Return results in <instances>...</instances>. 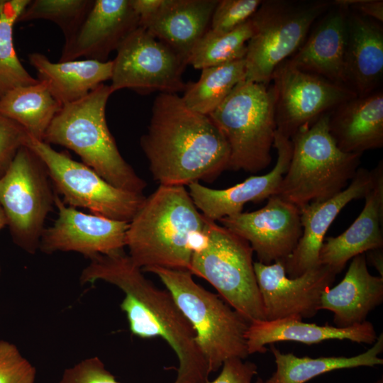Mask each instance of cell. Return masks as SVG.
I'll list each match as a JSON object with an SVG mask.
<instances>
[{
  "label": "cell",
  "instance_id": "obj_1",
  "mask_svg": "<svg viewBox=\"0 0 383 383\" xmlns=\"http://www.w3.org/2000/svg\"><path fill=\"white\" fill-rule=\"evenodd\" d=\"M101 280L119 288L120 305L131 333L143 338L159 337L175 353L179 366L173 383H206L211 374L196 342L195 332L167 290L157 288L124 251L98 255L80 275L82 284Z\"/></svg>",
  "mask_w": 383,
  "mask_h": 383
},
{
  "label": "cell",
  "instance_id": "obj_2",
  "mask_svg": "<svg viewBox=\"0 0 383 383\" xmlns=\"http://www.w3.org/2000/svg\"><path fill=\"white\" fill-rule=\"evenodd\" d=\"M140 147L160 185L212 182L228 169L230 149L209 116L189 109L177 94L155 99Z\"/></svg>",
  "mask_w": 383,
  "mask_h": 383
},
{
  "label": "cell",
  "instance_id": "obj_3",
  "mask_svg": "<svg viewBox=\"0 0 383 383\" xmlns=\"http://www.w3.org/2000/svg\"><path fill=\"white\" fill-rule=\"evenodd\" d=\"M206 222L184 186L160 185L128 223V256L142 270L159 267L189 271Z\"/></svg>",
  "mask_w": 383,
  "mask_h": 383
},
{
  "label": "cell",
  "instance_id": "obj_4",
  "mask_svg": "<svg viewBox=\"0 0 383 383\" xmlns=\"http://www.w3.org/2000/svg\"><path fill=\"white\" fill-rule=\"evenodd\" d=\"M113 94L99 85L82 99L62 106L49 126L43 141L65 147L113 186L143 193L147 183L123 159L106 120V106Z\"/></svg>",
  "mask_w": 383,
  "mask_h": 383
},
{
  "label": "cell",
  "instance_id": "obj_5",
  "mask_svg": "<svg viewBox=\"0 0 383 383\" xmlns=\"http://www.w3.org/2000/svg\"><path fill=\"white\" fill-rule=\"evenodd\" d=\"M143 272L157 275L195 332L209 372L232 358L248 355L245 333L250 323L219 296L198 284L188 270L159 267Z\"/></svg>",
  "mask_w": 383,
  "mask_h": 383
},
{
  "label": "cell",
  "instance_id": "obj_6",
  "mask_svg": "<svg viewBox=\"0 0 383 383\" xmlns=\"http://www.w3.org/2000/svg\"><path fill=\"white\" fill-rule=\"evenodd\" d=\"M329 113L291 138V160L275 195L299 210L343 191L359 168L362 155L342 151L331 136Z\"/></svg>",
  "mask_w": 383,
  "mask_h": 383
},
{
  "label": "cell",
  "instance_id": "obj_7",
  "mask_svg": "<svg viewBox=\"0 0 383 383\" xmlns=\"http://www.w3.org/2000/svg\"><path fill=\"white\" fill-rule=\"evenodd\" d=\"M250 244L206 218L189 271L209 282L219 296L249 323L265 321Z\"/></svg>",
  "mask_w": 383,
  "mask_h": 383
},
{
  "label": "cell",
  "instance_id": "obj_8",
  "mask_svg": "<svg viewBox=\"0 0 383 383\" xmlns=\"http://www.w3.org/2000/svg\"><path fill=\"white\" fill-rule=\"evenodd\" d=\"M274 111L273 85L245 79L209 115L229 146L228 169L257 173L270 165Z\"/></svg>",
  "mask_w": 383,
  "mask_h": 383
},
{
  "label": "cell",
  "instance_id": "obj_9",
  "mask_svg": "<svg viewBox=\"0 0 383 383\" xmlns=\"http://www.w3.org/2000/svg\"><path fill=\"white\" fill-rule=\"evenodd\" d=\"M332 6L328 0L262 1L251 17L245 80L269 84L277 67L299 49L314 21Z\"/></svg>",
  "mask_w": 383,
  "mask_h": 383
},
{
  "label": "cell",
  "instance_id": "obj_10",
  "mask_svg": "<svg viewBox=\"0 0 383 383\" xmlns=\"http://www.w3.org/2000/svg\"><path fill=\"white\" fill-rule=\"evenodd\" d=\"M55 194L40 158L27 145L20 148L0 176V206L15 242L30 254L39 249Z\"/></svg>",
  "mask_w": 383,
  "mask_h": 383
},
{
  "label": "cell",
  "instance_id": "obj_11",
  "mask_svg": "<svg viewBox=\"0 0 383 383\" xmlns=\"http://www.w3.org/2000/svg\"><path fill=\"white\" fill-rule=\"evenodd\" d=\"M29 147L46 167L53 188L62 201L74 208L109 219L130 222L146 196L117 188L65 152L54 150L43 140L28 136Z\"/></svg>",
  "mask_w": 383,
  "mask_h": 383
},
{
  "label": "cell",
  "instance_id": "obj_12",
  "mask_svg": "<svg viewBox=\"0 0 383 383\" xmlns=\"http://www.w3.org/2000/svg\"><path fill=\"white\" fill-rule=\"evenodd\" d=\"M113 60V93L129 89L140 94L184 91L182 79L187 61L139 26L122 42Z\"/></svg>",
  "mask_w": 383,
  "mask_h": 383
},
{
  "label": "cell",
  "instance_id": "obj_13",
  "mask_svg": "<svg viewBox=\"0 0 383 383\" xmlns=\"http://www.w3.org/2000/svg\"><path fill=\"white\" fill-rule=\"evenodd\" d=\"M276 131L291 139L323 114L357 96L350 88L292 66L287 60L274 70Z\"/></svg>",
  "mask_w": 383,
  "mask_h": 383
},
{
  "label": "cell",
  "instance_id": "obj_14",
  "mask_svg": "<svg viewBox=\"0 0 383 383\" xmlns=\"http://www.w3.org/2000/svg\"><path fill=\"white\" fill-rule=\"evenodd\" d=\"M253 265L265 321L313 317L319 311L322 294L331 287L337 275L323 265L294 278L287 275L282 261Z\"/></svg>",
  "mask_w": 383,
  "mask_h": 383
},
{
  "label": "cell",
  "instance_id": "obj_15",
  "mask_svg": "<svg viewBox=\"0 0 383 383\" xmlns=\"http://www.w3.org/2000/svg\"><path fill=\"white\" fill-rule=\"evenodd\" d=\"M223 227L245 240L258 262L270 265L284 261L302 234L300 210L277 195L267 199L260 209L225 217Z\"/></svg>",
  "mask_w": 383,
  "mask_h": 383
},
{
  "label": "cell",
  "instance_id": "obj_16",
  "mask_svg": "<svg viewBox=\"0 0 383 383\" xmlns=\"http://www.w3.org/2000/svg\"><path fill=\"white\" fill-rule=\"evenodd\" d=\"M55 206L57 218L43 231L39 245L42 252L73 251L90 259L123 251L128 222L84 213L66 205L57 193Z\"/></svg>",
  "mask_w": 383,
  "mask_h": 383
},
{
  "label": "cell",
  "instance_id": "obj_17",
  "mask_svg": "<svg viewBox=\"0 0 383 383\" xmlns=\"http://www.w3.org/2000/svg\"><path fill=\"white\" fill-rule=\"evenodd\" d=\"M140 26L130 0H94L76 33L65 43L60 62L80 57L106 62Z\"/></svg>",
  "mask_w": 383,
  "mask_h": 383
},
{
  "label": "cell",
  "instance_id": "obj_18",
  "mask_svg": "<svg viewBox=\"0 0 383 383\" xmlns=\"http://www.w3.org/2000/svg\"><path fill=\"white\" fill-rule=\"evenodd\" d=\"M273 147L277 150L274 167L263 175L251 176L223 189H215L194 182L188 185L189 195L199 211L216 221L242 212L248 202L258 203L275 195L286 173L292 155V143L277 131Z\"/></svg>",
  "mask_w": 383,
  "mask_h": 383
},
{
  "label": "cell",
  "instance_id": "obj_19",
  "mask_svg": "<svg viewBox=\"0 0 383 383\" xmlns=\"http://www.w3.org/2000/svg\"><path fill=\"white\" fill-rule=\"evenodd\" d=\"M375 174V167L372 170L358 168L343 191L328 199L311 203L300 209L302 234L284 262L288 277H297L319 265V252L330 226L351 201L365 198L373 186Z\"/></svg>",
  "mask_w": 383,
  "mask_h": 383
},
{
  "label": "cell",
  "instance_id": "obj_20",
  "mask_svg": "<svg viewBox=\"0 0 383 383\" xmlns=\"http://www.w3.org/2000/svg\"><path fill=\"white\" fill-rule=\"evenodd\" d=\"M373 186L365 196L360 215L343 233L328 237L321 246L318 264L338 274L355 256L383 247V162L375 167Z\"/></svg>",
  "mask_w": 383,
  "mask_h": 383
},
{
  "label": "cell",
  "instance_id": "obj_21",
  "mask_svg": "<svg viewBox=\"0 0 383 383\" xmlns=\"http://www.w3.org/2000/svg\"><path fill=\"white\" fill-rule=\"evenodd\" d=\"M347 11L333 6L288 62L299 70L346 86Z\"/></svg>",
  "mask_w": 383,
  "mask_h": 383
},
{
  "label": "cell",
  "instance_id": "obj_22",
  "mask_svg": "<svg viewBox=\"0 0 383 383\" xmlns=\"http://www.w3.org/2000/svg\"><path fill=\"white\" fill-rule=\"evenodd\" d=\"M346 86L357 96L376 91L383 75V28L379 22L347 11Z\"/></svg>",
  "mask_w": 383,
  "mask_h": 383
},
{
  "label": "cell",
  "instance_id": "obj_23",
  "mask_svg": "<svg viewBox=\"0 0 383 383\" xmlns=\"http://www.w3.org/2000/svg\"><path fill=\"white\" fill-rule=\"evenodd\" d=\"M383 301V277L371 274L365 253L352 259L343 279L321 295L320 310L333 314L334 326L347 328L366 321Z\"/></svg>",
  "mask_w": 383,
  "mask_h": 383
},
{
  "label": "cell",
  "instance_id": "obj_24",
  "mask_svg": "<svg viewBox=\"0 0 383 383\" xmlns=\"http://www.w3.org/2000/svg\"><path fill=\"white\" fill-rule=\"evenodd\" d=\"M329 131L343 152L362 155L383 146V92L376 90L340 104L329 113Z\"/></svg>",
  "mask_w": 383,
  "mask_h": 383
},
{
  "label": "cell",
  "instance_id": "obj_25",
  "mask_svg": "<svg viewBox=\"0 0 383 383\" xmlns=\"http://www.w3.org/2000/svg\"><path fill=\"white\" fill-rule=\"evenodd\" d=\"M377 338L369 321L347 328L318 326L296 318L250 323L245 333L249 355L267 350L265 345L280 341H295L306 345L328 340H349L358 343L373 344Z\"/></svg>",
  "mask_w": 383,
  "mask_h": 383
},
{
  "label": "cell",
  "instance_id": "obj_26",
  "mask_svg": "<svg viewBox=\"0 0 383 383\" xmlns=\"http://www.w3.org/2000/svg\"><path fill=\"white\" fill-rule=\"evenodd\" d=\"M217 3L218 0H164L156 14L140 26L187 61L196 43L210 28Z\"/></svg>",
  "mask_w": 383,
  "mask_h": 383
},
{
  "label": "cell",
  "instance_id": "obj_27",
  "mask_svg": "<svg viewBox=\"0 0 383 383\" xmlns=\"http://www.w3.org/2000/svg\"><path fill=\"white\" fill-rule=\"evenodd\" d=\"M28 60L38 72V80L62 106L86 96L112 76L113 60L52 62L39 52L29 54Z\"/></svg>",
  "mask_w": 383,
  "mask_h": 383
},
{
  "label": "cell",
  "instance_id": "obj_28",
  "mask_svg": "<svg viewBox=\"0 0 383 383\" xmlns=\"http://www.w3.org/2000/svg\"><path fill=\"white\" fill-rule=\"evenodd\" d=\"M270 350L274 357L276 370L267 380L259 377L260 383H306L334 370L382 365L383 359L379 355L383 350V334L377 336L367 350L350 357H298L293 353H282L272 344Z\"/></svg>",
  "mask_w": 383,
  "mask_h": 383
},
{
  "label": "cell",
  "instance_id": "obj_29",
  "mask_svg": "<svg viewBox=\"0 0 383 383\" xmlns=\"http://www.w3.org/2000/svg\"><path fill=\"white\" fill-rule=\"evenodd\" d=\"M61 107L45 84L39 80L33 84L13 89L0 98V113L39 140H43Z\"/></svg>",
  "mask_w": 383,
  "mask_h": 383
},
{
  "label": "cell",
  "instance_id": "obj_30",
  "mask_svg": "<svg viewBox=\"0 0 383 383\" xmlns=\"http://www.w3.org/2000/svg\"><path fill=\"white\" fill-rule=\"evenodd\" d=\"M245 58L201 70L199 80L187 83L182 99L191 110L209 116L245 79Z\"/></svg>",
  "mask_w": 383,
  "mask_h": 383
},
{
  "label": "cell",
  "instance_id": "obj_31",
  "mask_svg": "<svg viewBox=\"0 0 383 383\" xmlns=\"http://www.w3.org/2000/svg\"><path fill=\"white\" fill-rule=\"evenodd\" d=\"M30 1L0 0V98L13 89L38 82L20 62L13 40L14 24Z\"/></svg>",
  "mask_w": 383,
  "mask_h": 383
},
{
  "label": "cell",
  "instance_id": "obj_32",
  "mask_svg": "<svg viewBox=\"0 0 383 383\" xmlns=\"http://www.w3.org/2000/svg\"><path fill=\"white\" fill-rule=\"evenodd\" d=\"M252 32L251 18L226 33H216L209 28L193 48L187 63L196 69L203 70L244 59Z\"/></svg>",
  "mask_w": 383,
  "mask_h": 383
},
{
  "label": "cell",
  "instance_id": "obj_33",
  "mask_svg": "<svg viewBox=\"0 0 383 383\" xmlns=\"http://www.w3.org/2000/svg\"><path fill=\"white\" fill-rule=\"evenodd\" d=\"M92 3L93 0H33L18 21H50L61 28L67 42L76 33Z\"/></svg>",
  "mask_w": 383,
  "mask_h": 383
},
{
  "label": "cell",
  "instance_id": "obj_34",
  "mask_svg": "<svg viewBox=\"0 0 383 383\" xmlns=\"http://www.w3.org/2000/svg\"><path fill=\"white\" fill-rule=\"evenodd\" d=\"M261 3L260 0H218L210 29L219 33L233 30L251 18Z\"/></svg>",
  "mask_w": 383,
  "mask_h": 383
},
{
  "label": "cell",
  "instance_id": "obj_35",
  "mask_svg": "<svg viewBox=\"0 0 383 383\" xmlns=\"http://www.w3.org/2000/svg\"><path fill=\"white\" fill-rule=\"evenodd\" d=\"M35 377V367L17 347L0 340V383H34Z\"/></svg>",
  "mask_w": 383,
  "mask_h": 383
},
{
  "label": "cell",
  "instance_id": "obj_36",
  "mask_svg": "<svg viewBox=\"0 0 383 383\" xmlns=\"http://www.w3.org/2000/svg\"><path fill=\"white\" fill-rule=\"evenodd\" d=\"M59 383H120L97 357L84 359L66 369Z\"/></svg>",
  "mask_w": 383,
  "mask_h": 383
},
{
  "label": "cell",
  "instance_id": "obj_37",
  "mask_svg": "<svg viewBox=\"0 0 383 383\" xmlns=\"http://www.w3.org/2000/svg\"><path fill=\"white\" fill-rule=\"evenodd\" d=\"M29 136L19 124L0 113V176Z\"/></svg>",
  "mask_w": 383,
  "mask_h": 383
},
{
  "label": "cell",
  "instance_id": "obj_38",
  "mask_svg": "<svg viewBox=\"0 0 383 383\" xmlns=\"http://www.w3.org/2000/svg\"><path fill=\"white\" fill-rule=\"evenodd\" d=\"M221 369L217 377L206 383H253L257 374V366L254 362L240 358L226 360ZM255 383H260L258 378Z\"/></svg>",
  "mask_w": 383,
  "mask_h": 383
},
{
  "label": "cell",
  "instance_id": "obj_39",
  "mask_svg": "<svg viewBox=\"0 0 383 383\" xmlns=\"http://www.w3.org/2000/svg\"><path fill=\"white\" fill-rule=\"evenodd\" d=\"M333 6L345 9H353L358 14L374 19L378 22L383 21L382 0H335Z\"/></svg>",
  "mask_w": 383,
  "mask_h": 383
},
{
  "label": "cell",
  "instance_id": "obj_40",
  "mask_svg": "<svg viewBox=\"0 0 383 383\" xmlns=\"http://www.w3.org/2000/svg\"><path fill=\"white\" fill-rule=\"evenodd\" d=\"M131 6L142 26L152 18L159 11L164 0H130Z\"/></svg>",
  "mask_w": 383,
  "mask_h": 383
},
{
  "label": "cell",
  "instance_id": "obj_41",
  "mask_svg": "<svg viewBox=\"0 0 383 383\" xmlns=\"http://www.w3.org/2000/svg\"><path fill=\"white\" fill-rule=\"evenodd\" d=\"M371 265L383 277V252L382 248H378L367 252Z\"/></svg>",
  "mask_w": 383,
  "mask_h": 383
},
{
  "label": "cell",
  "instance_id": "obj_42",
  "mask_svg": "<svg viewBox=\"0 0 383 383\" xmlns=\"http://www.w3.org/2000/svg\"><path fill=\"white\" fill-rule=\"evenodd\" d=\"M8 225L6 216L0 206V231L6 226Z\"/></svg>",
  "mask_w": 383,
  "mask_h": 383
},
{
  "label": "cell",
  "instance_id": "obj_43",
  "mask_svg": "<svg viewBox=\"0 0 383 383\" xmlns=\"http://www.w3.org/2000/svg\"><path fill=\"white\" fill-rule=\"evenodd\" d=\"M374 383H383V379L380 378L377 379V381H375Z\"/></svg>",
  "mask_w": 383,
  "mask_h": 383
}]
</instances>
